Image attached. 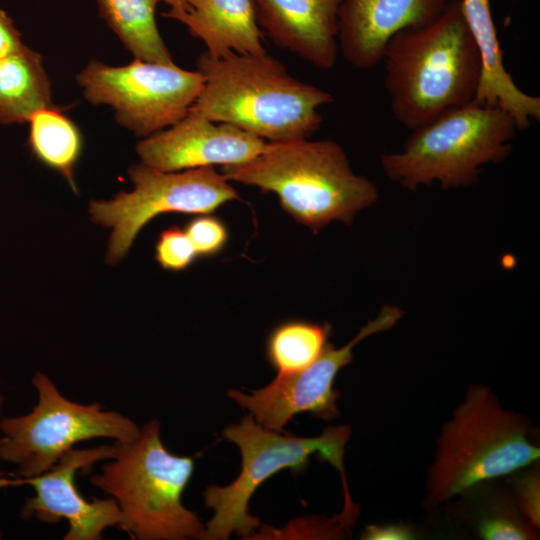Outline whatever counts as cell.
<instances>
[{
    "label": "cell",
    "mask_w": 540,
    "mask_h": 540,
    "mask_svg": "<svg viewBox=\"0 0 540 540\" xmlns=\"http://www.w3.org/2000/svg\"><path fill=\"white\" fill-rule=\"evenodd\" d=\"M28 123L32 154L64 177L77 192L74 172L82 154L83 138L76 124L53 105L34 113Z\"/></svg>",
    "instance_id": "cell-20"
},
{
    "label": "cell",
    "mask_w": 540,
    "mask_h": 540,
    "mask_svg": "<svg viewBox=\"0 0 540 540\" xmlns=\"http://www.w3.org/2000/svg\"><path fill=\"white\" fill-rule=\"evenodd\" d=\"M196 258L194 247L184 229L171 226L159 234L155 245V259L164 270H186Z\"/></svg>",
    "instance_id": "cell-24"
},
{
    "label": "cell",
    "mask_w": 540,
    "mask_h": 540,
    "mask_svg": "<svg viewBox=\"0 0 540 540\" xmlns=\"http://www.w3.org/2000/svg\"><path fill=\"white\" fill-rule=\"evenodd\" d=\"M116 444L115 456L90 483L116 501L118 528L136 540L203 539V523L182 503L194 459L166 449L157 420L143 425L134 440Z\"/></svg>",
    "instance_id": "cell-5"
},
{
    "label": "cell",
    "mask_w": 540,
    "mask_h": 540,
    "mask_svg": "<svg viewBox=\"0 0 540 540\" xmlns=\"http://www.w3.org/2000/svg\"><path fill=\"white\" fill-rule=\"evenodd\" d=\"M331 326L288 320L275 326L266 341V357L277 374H291L310 366L328 345Z\"/></svg>",
    "instance_id": "cell-21"
},
{
    "label": "cell",
    "mask_w": 540,
    "mask_h": 540,
    "mask_svg": "<svg viewBox=\"0 0 540 540\" xmlns=\"http://www.w3.org/2000/svg\"><path fill=\"white\" fill-rule=\"evenodd\" d=\"M463 13L481 63L474 103L497 106L509 114L518 130L540 120V98L522 91L506 70L493 22L490 0H461Z\"/></svg>",
    "instance_id": "cell-16"
},
{
    "label": "cell",
    "mask_w": 540,
    "mask_h": 540,
    "mask_svg": "<svg viewBox=\"0 0 540 540\" xmlns=\"http://www.w3.org/2000/svg\"><path fill=\"white\" fill-rule=\"evenodd\" d=\"M477 513L473 530L482 540H534L538 530L520 512L513 495L485 502Z\"/></svg>",
    "instance_id": "cell-22"
},
{
    "label": "cell",
    "mask_w": 540,
    "mask_h": 540,
    "mask_svg": "<svg viewBox=\"0 0 540 540\" xmlns=\"http://www.w3.org/2000/svg\"><path fill=\"white\" fill-rule=\"evenodd\" d=\"M196 65L204 85L189 111L266 142L310 138L323 122L318 109L334 101L329 92L293 77L267 52L222 57L203 52Z\"/></svg>",
    "instance_id": "cell-1"
},
{
    "label": "cell",
    "mask_w": 540,
    "mask_h": 540,
    "mask_svg": "<svg viewBox=\"0 0 540 540\" xmlns=\"http://www.w3.org/2000/svg\"><path fill=\"white\" fill-rule=\"evenodd\" d=\"M411 131L403 149L380 162L390 180L415 190L434 182L444 189L474 184L481 166L508 156L519 130L501 108L471 102Z\"/></svg>",
    "instance_id": "cell-6"
},
{
    "label": "cell",
    "mask_w": 540,
    "mask_h": 540,
    "mask_svg": "<svg viewBox=\"0 0 540 540\" xmlns=\"http://www.w3.org/2000/svg\"><path fill=\"white\" fill-rule=\"evenodd\" d=\"M222 434L239 447L242 469L231 484L211 485L204 491L205 506L214 510L206 524L205 540H226L232 533L249 539L260 525L248 508L257 488L281 470L304 471L315 453L346 479L343 459L351 435L348 425L327 427L316 437H297L266 429L249 414Z\"/></svg>",
    "instance_id": "cell-7"
},
{
    "label": "cell",
    "mask_w": 540,
    "mask_h": 540,
    "mask_svg": "<svg viewBox=\"0 0 540 540\" xmlns=\"http://www.w3.org/2000/svg\"><path fill=\"white\" fill-rule=\"evenodd\" d=\"M165 2L169 7V11H180L186 5L187 0H161Z\"/></svg>",
    "instance_id": "cell-29"
},
{
    "label": "cell",
    "mask_w": 540,
    "mask_h": 540,
    "mask_svg": "<svg viewBox=\"0 0 540 540\" xmlns=\"http://www.w3.org/2000/svg\"><path fill=\"white\" fill-rule=\"evenodd\" d=\"M259 27L275 45L316 69H332L339 55L338 17L343 0H251Z\"/></svg>",
    "instance_id": "cell-15"
},
{
    "label": "cell",
    "mask_w": 540,
    "mask_h": 540,
    "mask_svg": "<svg viewBox=\"0 0 540 540\" xmlns=\"http://www.w3.org/2000/svg\"><path fill=\"white\" fill-rule=\"evenodd\" d=\"M266 141L234 125L197 113L143 138L136 146L141 163L165 172L239 164L257 156Z\"/></svg>",
    "instance_id": "cell-13"
},
{
    "label": "cell",
    "mask_w": 540,
    "mask_h": 540,
    "mask_svg": "<svg viewBox=\"0 0 540 540\" xmlns=\"http://www.w3.org/2000/svg\"><path fill=\"white\" fill-rule=\"evenodd\" d=\"M116 451V442L88 449L73 448L50 470L28 478H0V487H33L35 494L20 510L22 519L36 518L44 523L66 520L69 529L64 540H100L104 530L119 526L121 511L112 497L87 501L79 493L75 477L78 471L88 472L95 463L113 458Z\"/></svg>",
    "instance_id": "cell-12"
},
{
    "label": "cell",
    "mask_w": 540,
    "mask_h": 540,
    "mask_svg": "<svg viewBox=\"0 0 540 540\" xmlns=\"http://www.w3.org/2000/svg\"><path fill=\"white\" fill-rule=\"evenodd\" d=\"M162 15L184 24L212 57L267 52L251 0H187L182 10Z\"/></svg>",
    "instance_id": "cell-17"
},
{
    "label": "cell",
    "mask_w": 540,
    "mask_h": 540,
    "mask_svg": "<svg viewBox=\"0 0 540 540\" xmlns=\"http://www.w3.org/2000/svg\"><path fill=\"white\" fill-rule=\"evenodd\" d=\"M228 181L274 193L296 222L314 233L333 221L350 224L378 198L375 184L351 168L330 139L267 142L249 161L221 166Z\"/></svg>",
    "instance_id": "cell-3"
},
{
    "label": "cell",
    "mask_w": 540,
    "mask_h": 540,
    "mask_svg": "<svg viewBox=\"0 0 540 540\" xmlns=\"http://www.w3.org/2000/svg\"><path fill=\"white\" fill-rule=\"evenodd\" d=\"M3 402H4L3 396L0 394V413H1Z\"/></svg>",
    "instance_id": "cell-30"
},
{
    "label": "cell",
    "mask_w": 540,
    "mask_h": 540,
    "mask_svg": "<svg viewBox=\"0 0 540 540\" xmlns=\"http://www.w3.org/2000/svg\"><path fill=\"white\" fill-rule=\"evenodd\" d=\"M449 0H343L338 17V46L344 60L367 70L382 62L398 32L434 20Z\"/></svg>",
    "instance_id": "cell-14"
},
{
    "label": "cell",
    "mask_w": 540,
    "mask_h": 540,
    "mask_svg": "<svg viewBox=\"0 0 540 540\" xmlns=\"http://www.w3.org/2000/svg\"><path fill=\"white\" fill-rule=\"evenodd\" d=\"M51 84L41 55L23 46L0 59V124L28 122L52 106Z\"/></svg>",
    "instance_id": "cell-18"
},
{
    "label": "cell",
    "mask_w": 540,
    "mask_h": 540,
    "mask_svg": "<svg viewBox=\"0 0 540 540\" xmlns=\"http://www.w3.org/2000/svg\"><path fill=\"white\" fill-rule=\"evenodd\" d=\"M24 46L13 20L0 9V59Z\"/></svg>",
    "instance_id": "cell-28"
},
{
    "label": "cell",
    "mask_w": 540,
    "mask_h": 540,
    "mask_svg": "<svg viewBox=\"0 0 540 540\" xmlns=\"http://www.w3.org/2000/svg\"><path fill=\"white\" fill-rule=\"evenodd\" d=\"M128 174L134 185L132 191L89 204L92 221L112 229L109 264L123 259L142 228L159 215L210 214L240 199L230 181L214 167L165 172L140 163L130 166Z\"/></svg>",
    "instance_id": "cell-9"
},
{
    "label": "cell",
    "mask_w": 540,
    "mask_h": 540,
    "mask_svg": "<svg viewBox=\"0 0 540 540\" xmlns=\"http://www.w3.org/2000/svg\"><path fill=\"white\" fill-rule=\"evenodd\" d=\"M402 316L398 307L384 306L351 341L340 348L329 342L307 368L296 373L277 374L270 384L250 395L239 390H230L227 394L249 410L257 423L277 432H283L284 426L301 412L332 420L339 414V392L334 389V382L339 371L352 361L353 348L367 337L391 329Z\"/></svg>",
    "instance_id": "cell-11"
},
{
    "label": "cell",
    "mask_w": 540,
    "mask_h": 540,
    "mask_svg": "<svg viewBox=\"0 0 540 540\" xmlns=\"http://www.w3.org/2000/svg\"><path fill=\"white\" fill-rule=\"evenodd\" d=\"M436 443L425 498L431 508L519 472L540 458L528 418L504 408L496 394L480 384L469 387Z\"/></svg>",
    "instance_id": "cell-4"
},
{
    "label": "cell",
    "mask_w": 540,
    "mask_h": 540,
    "mask_svg": "<svg viewBox=\"0 0 540 540\" xmlns=\"http://www.w3.org/2000/svg\"><path fill=\"white\" fill-rule=\"evenodd\" d=\"M76 81L90 103L110 106L120 125L143 138L184 118L204 85L197 70L135 58L124 66L91 60Z\"/></svg>",
    "instance_id": "cell-10"
},
{
    "label": "cell",
    "mask_w": 540,
    "mask_h": 540,
    "mask_svg": "<svg viewBox=\"0 0 540 540\" xmlns=\"http://www.w3.org/2000/svg\"><path fill=\"white\" fill-rule=\"evenodd\" d=\"M414 538L413 529L404 523L368 525L361 535L363 540H410Z\"/></svg>",
    "instance_id": "cell-27"
},
{
    "label": "cell",
    "mask_w": 540,
    "mask_h": 540,
    "mask_svg": "<svg viewBox=\"0 0 540 540\" xmlns=\"http://www.w3.org/2000/svg\"><path fill=\"white\" fill-rule=\"evenodd\" d=\"M520 470L514 482V501L524 517L537 529L540 527V477L538 465Z\"/></svg>",
    "instance_id": "cell-26"
},
{
    "label": "cell",
    "mask_w": 540,
    "mask_h": 540,
    "mask_svg": "<svg viewBox=\"0 0 540 540\" xmlns=\"http://www.w3.org/2000/svg\"><path fill=\"white\" fill-rule=\"evenodd\" d=\"M382 62L391 112L409 130L473 102L481 63L461 0H449L431 22L396 33Z\"/></svg>",
    "instance_id": "cell-2"
},
{
    "label": "cell",
    "mask_w": 540,
    "mask_h": 540,
    "mask_svg": "<svg viewBox=\"0 0 540 540\" xmlns=\"http://www.w3.org/2000/svg\"><path fill=\"white\" fill-rule=\"evenodd\" d=\"M185 233L190 239L197 257L208 258L218 255L229 238L225 223L210 214H200L185 225Z\"/></svg>",
    "instance_id": "cell-25"
},
{
    "label": "cell",
    "mask_w": 540,
    "mask_h": 540,
    "mask_svg": "<svg viewBox=\"0 0 540 540\" xmlns=\"http://www.w3.org/2000/svg\"><path fill=\"white\" fill-rule=\"evenodd\" d=\"M360 514L359 505L352 500L350 491H344V506L341 513L332 518L300 520L280 530L264 528L263 532L253 534L249 539H265L273 536H300L299 538L311 539H342L351 532L353 525ZM275 537V538H277Z\"/></svg>",
    "instance_id": "cell-23"
},
{
    "label": "cell",
    "mask_w": 540,
    "mask_h": 540,
    "mask_svg": "<svg viewBox=\"0 0 540 540\" xmlns=\"http://www.w3.org/2000/svg\"><path fill=\"white\" fill-rule=\"evenodd\" d=\"M100 14L135 59L172 63L155 18L161 0H97Z\"/></svg>",
    "instance_id": "cell-19"
},
{
    "label": "cell",
    "mask_w": 540,
    "mask_h": 540,
    "mask_svg": "<svg viewBox=\"0 0 540 540\" xmlns=\"http://www.w3.org/2000/svg\"><path fill=\"white\" fill-rule=\"evenodd\" d=\"M37 404L21 416L0 421V460L13 463L12 478H28L50 470L80 442L108 438L128 443L140 428L127 416L103 410L98 403L79 404L65 398L50 378L36 372L32 378Z\"/></svg>",
    "instance_id": "cell-8"
}]
</instances>
